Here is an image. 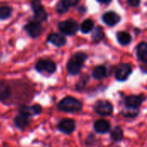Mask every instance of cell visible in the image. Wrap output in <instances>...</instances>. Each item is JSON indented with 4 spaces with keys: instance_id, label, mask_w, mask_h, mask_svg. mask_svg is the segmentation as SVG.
Instances as JSON below:
<instances>
[{
    "instance_id": "6da1fadb",
    "label": "cell",
    "mask_w": 147,
    "mask_h": 147,
    "mask_svg": "<svg viewBox=\"0 0 147 147\" xmlns=\"http://www.w3.org/2000/svg\"><path fill=\"white\" fill-rule=\"evenodd\" d=\"M57 108L65 113H78L82 110L83 103L73 96H65L58 102Z\"/></svg>"
},
{
    "instance_id": "7a4b0ae2",
    "label": "cell",
    "mask_w": 147,
    "mask_h": 147,
    "mask_svg": "<svg viewBox=\"0 0 147 147\" xmlns=\"http://www.w3.org/2000/svg\"><path fill=\"white\" fill-rule=\"evenodd\" d=\"M87 56L86 54L83 53H75L72 58L68 61L67 63V71L71 75H78L80 71L81 68L84 63V61L86 60Z\"/></svg>"
},
{
    "instance_id": "3957f363",
    "label": "cell",
    "mask_w": 147,
    "mask_h": 147,
    "mask_svg": "<svg viewBox=\"0 0 147 147\" xmlns=\"http://www.w3.org/2000/svg\"><path fill=\"white\" fill-rule=\"evenodd\" d=\"M42 111V106L39 103H34L33 105H20L17 109L18 114H22L31 118L40 115Z\"/></svg>"
},
{
    "instance_id": "277c9868",
    "label": "cell",
    "mask_w": 147,
    "mask_h": 147,
    "mask_svg": "<svg viewBox=\"0 0 147 147\" xmlns=\"http://www.w3.org/2000/svg\"><path fill=\"white\" fill-rule=\"evenodd\" d=\"M94 111L100 115L108 116L110 115L113 111L114 108L113 105L107 100H99L94 105Z\"/></svg>"
},
{
    "instance_id": "5b68a950",
    "label": "cell",
    "mask_w": 147,
    "mask_h": 147,
    "mask_svg": "<svg viewBox=\"0 0 147 147\" xmlns=\"http://www.w3.org/2000/svg\"><path fill=\"white\" fill-rule=\"evenodd\" d=\"M56 64L49 59H40L35 65V69L41 73L53 74L56 71Z\"/></svg>"
},
{
    "instance_id": "8992f818",
    "label": "cell",
    "mask_w": 147,
    "mask_h": 147,
    "mask_svg": "<svg viewBox=\"0 0 147 147\" xmlns=\"http://www.w3.org/2000/svg\"><path fill=\"white\" fill-rule=\"evenodd\" d=\"M57 128L59 132L65 134H71L76 129V122L73 119L64 118L59 121Z\"/></svg>"
},
{
    "instance_id": "52a82bcc",
    "label": "cell",
    "mask_w": 147,
    "mask_h": 147,
    "mask_svg": "<svg viewBox=\"0 0 147 147\" xmlns=\"http://www.w3.org/2000/svg\"><path fill=\"white\" fill-rule=\"evenodd\" d=\"M59 29L66 35H72L78 30V24L73 20H66L59 23Z\"/></svg>"
},
{
    "instance_id": "ba28073f",
    "label": "cell",
    "mask_w": 147,
    "mask_h": 147,
    "mask_svg": "<svg viewBox=\"0 0 147 147\" xmlns=\"http://www.w3.org/2000/svg\"><path fill=\"white\" fill-rule=\"evenodd\" d=\"M31 122H32L31 117L22 114H17L13 119V124L15 127L20 131H24L28 127H29Z\"/></svg>"
},
{
    "instance_id": "9c48e42d",
    "label": "cell",
    "mask_w": 147,
    "mask_h": 147,
    "mask_svg": "<svg viewBox=\"0 0 147 147\" xmlns=\"http://www.w3.org/2000/svg\"><path fill=\"white\" fill-rule=\"evenodd\" d=\"M32 9L34 12V19L38 22H44L47 18V14L42 6L40 0H33L32 1Z\"/></svg>"
},
{
    "instance_id": "30bf717a",
    "label": "cell",
    "mask_w": 147,
    "mask_h": 147,
    "mask_svg": "<svg viewBox=\"0 0 147 147\" xmlns=\"http://www.w3.org/2000/svg\"><path fill=\"white\" fill-rule=\"evenodd\" d=\"M132 73V66L129 64H121L116 70L115 78L118 81L123 82L128 78Z\"/></svg>"
},
{
    "instance_id": "8fae6325",
    "label": "cell",
    "mask_w": 147,
    "mask_h": 147,
    "mask_svg": "<svg viewBox=\"0 0 147 147\" xmlns=\"http://www.w3.org/2000/svg\"><path fill=\"white\" fill-rule=\"evenodd\" d=\"M12 96V90L10 86L6 82L0 83V102L9 104V101Z\"/></svg>"
},
{
    "instance_id": "7c38bea8",
    "label": "cell",
    "mask_w": 147,
    "mask_h": 147,
    "mask_svg": "<svg viewBox=\"0 0 147 147\" xmlns=\"http://www.w3.org/2000/svg\"><path fill=\"white\" fill-rule=\"evenodd\" d=\"M25 30L31 37H38L41 33V25L39 22H31L25 26Z\"/></svg>"
},
{
    "instance_id": "4fadbf2b",
    "label": "cell",
    "mask_w": 147,
    "mask_h": 147,
    "mask_svg": "<svg viewBox=\"0 0 147 147\" xmlns=\"http://www.w3.org/2000/svg\"><path fill=\"white\" fill-rule=\"evenodd\" d=\"M144 100H145L144 96H129L126 97L125 103H126L127 107L140 109V107L141 106Z\"/></svg>"
},
{
    "instance_id": "5bb4252c",
    "label": "cell",
    "mask_w": 147,
    "mask_h": 147,
    "mask_svg": "<svg viewBox=\"0 0 147 147\" xmlns=\"http://www.w3.org/2000/svg\"><path fill=\"white\" fill-rule=\"evenodd\" d=\"M94 129L96 133L100 134H106L110 129V123L103 119H100L95 121L94 123Z\"/></svg>"
},
{
    "instance_id": "9a60e30c",
    "label": "cell",
    "mask_w": 147,
    "mask_h": 147,
    "mask_svg": "<svg viewBox=\"0 0 147 147\" xmlns=\"http://www.w3.org/2000/svg\"><path fill=\"white\" fill-rule=\"evenodd\" d=\"M120 16L113 11H108L102 16V21L109 26H115L120 22Z\"/></svg>"
},
{
    "instance_id": "2e32d148",
    "label": "cell",
    "mask_w": 147,
    "mask_h": 147,
    "mask_svg": "<svg viewBox=\"0 0 147 147\" xmlns=\"http://www.w3.org/2000/svg\"><path fill=\"white\" fill-rule=\"evenodd\" d=\"M78 2H79V0H63V1H60L57 4L56 9L59 14H64L70 9V7L77 5L78 3Z\"/></svg>"
},
{
    "instance_id": "e0dca14e",
    "label": "cell",
    "mask_w": 147,
    "mask_h": 147,
    "mask_svg": "<svg viewBox=\"0 0 147 147\" xmlns=\"http://www.w3.org/2000/svg\"><path fill=\"white\" fill-rule=\"evenodd\" d=\"M47 40L50 43H52L54 46H56V47H62V46H64L66 43L65 37L64 35H62V34H56V33L51 34L48 36V38H47Z\"/></svg>"
},
{
    "instance_id": "ac0fdd59",
    "label": "cell",
    "mask_w": 147,
    "mask_h": 147,
    "mask_svg": "<svg viewBox=\"0 0 147 147\" xmlns=\"http://www.w3.org/2000/svg\"><path fill=\"white\" fill-rule=\"evenodd\" d=\"M137 54L139 59L144 62L147 63V43L141 42L137 46Z\"/></svg>"
},
{
    "instance_id": "d6986e66",
    "label": "cell",
    "mask_w": 147,
    "mask_h": 147,
    "mask_svg": "<svg viewBox=\"0 0 147 147\" xmlns=\"http://www.w3.org/2000/svg\"><path fill=\"white\" fill-rule=\"evenodd\" d=\"M106 75H107V70H106L105 66H103V65L96 66L94 69L93 73H92L93 78L96 79H102V78H105Z\"/></svg>"
},
{
    "instance_id": "ffe728a7",
    "label": "cell",
    "mask_w": 147,
    "mask_h": 147,
    "mask_svg": "<svg viewBox=\"0 0 147 147\" xmlns=\"http://www.w3.org/2000/svg\"><path fill=\"white\" fill-rule=\"evenodd\" d=\"M117 40L121 45H128L132 40V37L128 33L121 31L117 34Z\"/></svg>"
},
{
    "instance_id": "44dd1931",
    "label": "cell",
    "mask_w": 147,
    "mask_h": 147,
    "mask_svg": "<svg viewBox=\"0 0 147 147\" xmlns=\"http://www.w3.org/2000/svg\"><path fill=\"white\" fill-rule=\"evenodd\" d=\"M139 113H140V109H134L127 106L122 110V115L127 118H134L139 115Z\"/></svg>"
},
{
    "instance_id": "7402d4cb",
    "label": "cell",
    "mask_w": 147,
    "mask_h": 147,
    "mask_svg": "<svg viewBox=\"0 0 147 147\" xmlns=\"http://www.w3.org/2000/svg\"><path fill=\"white\" fill-rule=\"evenodd\" d=\"M111 139L115 142H119L123 139V130L121 127L116 126L111 131Z\"/></svg>"
},
{
    "instance_id": "603a6c76",
    "label": "cell",
    "mask_w": 147,
    "mask_h": 147,
    "mask_svg": "<svg viewBox=\"0 0 147 147\" xmlns=\"http://www.w3.org/2000/svg\"><path fill=\"white\" fill-rule=\"evenodd\" d=\"M93 28H94V22L90 19L84 20L80 26V29H81L82 33H84V34L90 33V31L93 30Z\"/></svg>"
},
{
    "instance_id": "cb8c5ba5",
    "label": "cell",
    "mask_w": 147,
    "mask_h": 147,
    "mask_svg": "<svg viewBox=\"0 0 147 147\" xmlns=\"http://www.w3.org/2000/svg\"><path fill=\"white\" fill-rule=\"evenodd\" d=\"M103 37H104V33H103V29L102 28V27H96V28H95V29L92 32V36H91L92 40L95 42H98Z\"/></svg>"
},
{
    "instance_id": "d4e9b609",
    "label": "cell",
    "mask_w": 147,
    "mask_h": 147,
    "mask_svg": "<svg viewBox=\"0 0 147 147\" xmlns=\"http://www.w3.org/2000/svg\"><path fill=\"white\" fill-rule=\"evenodd\" d=\"M11 15V9L8 6L0 7V19L5 20L9 18Z\"/></svg>"
},
{
    "instance_id": "484cf974",
    "label": "cell",
    "mask_w": 147,
    "mask_h": 147,
    "mask_svg": "<svg viewBox=\"0 0 147 147\" xmlns=\"http://www.w3.org/2000/svg\"><path fill=\"white\" fill-rule=\"evenodd\" d=\"M127 1L132 7H138L140 3V0H127Z\"/></svg>"
},
{
    "instance_id": "4316f807",
    "label": "cell",
    "mask_w": 147,
    "mask_h": 147,
    "mask_svg": "<svg viewBox=\"0 0 147 147\" xmlns=\"http://www.w3.org/2000/svg\"><path fill=\"white\" fill-rule=\"evenodd\" d=\"M97 1L102 3H108L111 2V0H97Z\"/></svg>"
},
{
    "instance_id": "83f0119b",
    "label": "cell",
    "mask_w": 147,
    "mask_h": 147,
    "mask_svg": "<svg viewBox=\"0 0 147 147\" xmlns=\"http://www.w3.org/2000/svg\"><path fill=\"white\" fill-rule=\"evenodd\" d=\"M118 147H119V146H118Z\"/></svg>"
}]
</instances>
